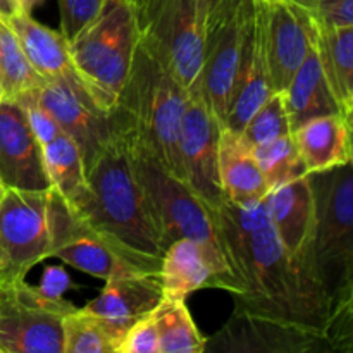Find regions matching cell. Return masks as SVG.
I'll list each match as a JSON object with an SVG mask.
<instances>
[{"label": "cell", "instance_id": "3", "mask_svg": "<svg viewBox=\"0 0 353 353\" xmlns=\"http://www.w3.org/2000/svg\"><path fill=\"white\" fill-rule=\"evenodd\" d=\"M131 152L162 255L169 245L183 238L196 241L219 276V288L238 295L240 285L224 255L216 209L207 205L183 179L168 171L147 152L137 147H131Z\"/></svg>", "mask_w": 353, "mask_h": 353}, {"label": "cell", "instance_id": "9", "mask_svg": "<svg viewBox=\"0 0 353 353\" xmlns=\"http://www.w3.org/2000/svg\"><path fill=\"white\" fill-rule=\"evenodd\" d=\"M74 309L24 279L0 285V353H62V323Z\"/></svg>", "mask_w": 353, "mask_h": 353}, {"label": "cell", "instance_id": "13", "mask_svg": "<svg viewBox=\"0 0 353 353\" xmlns=\"http://www.w3.org/2000/svg\"><path fill=\"white\" fill-rule=\"evenodd\" d=\"M272 92H283L314 45L307 16L286 0H254Z\"/></svg>", "mask_w": 353, "mask_h": 353}, {"label": "cell", "instance_id": "31", "mask_svg": "<svg viewBox=\"0 0 353 353\" xmlns=\"http://www.w3.org/2000/svg\"><path fill=\"white\" fill-rule=\"evenodd\" d=\"M290 133L292 126L286 110L285 93L272 92L265 102L252 114L243 130L240 131V137L254 148Z\"/></svg>", "mask_w": 353, "mask_h": 353}, {"label": "cell", "instance_id": "5", "mask_svg": "<svg viewBox=\"0 0 353 353\" xmlns=\"http://www.w3.org/2000/svg\"><path fill=\"white\" fill-rule=\"evenodd\" d=\"M309 176L317 209L310 262L326 292L333 316L352 305L353 164L347 162Z\"/></svg>", "mask_w": 353, "mask_h": 353}, {"label": "cell", "instance_id": "23", "mask_svg": "<svg viewBox=\"0 0 353 353\" xmlns=\"http://www.w3.org/2000/svg\"><path fill=\"white\" fill-rule=\"evenodd\" d=\"M162 295L186 299L196 290L219 288V276L214 271L205 250L196 241L183 238L165 248L159 269Z\"/></svg>", "mask_w": 353, "mask_h": 353}, {"label": "cell", "instance_id": "32", "mask_svg": "<svg viewBox=\"0 0 353 353\" xmlns=\"http://www.w3.org/2000/svg\"><path fill=\"white\" fill-rule=\"evenodd\" d=\"M317 28L353 26V0H286Z\"/></svg>", "mask_w": 353, "mask_h": 353}, {"label": "cell", "instance_id": "25", "mask_svg": "<svg viewBox=\"0 0 353 353\" xmlns=\"http://www.w3.org/2000/svg\"><path fill=\"white\" fill-rule=\"evenodd\" d=\"M283 93H285L292 131L314 117L341 114L327 85L314 45Z\"/></svg>", "mask_w": 353, "mask_h": 353}, {"label": "cell", "instance_id": "22", "mask_svg": "<svg viewBox=\"0 0 353 353\" xmlns=\"http://www.w3.org/2000/svg\"><path fill=\"white\" fill-rule=\"evenodd\" d=\"M307 172H321L352 162V119L343 114L314 117L292 131Z\"/></svg>", "mask_w": 353, "mask_h": 353}, {"label": "cell", "instance_id": "26", "mask_svg": "<svg viewBox=\"0 0 353 353\" xmlns=\"http://www.w3.org/2000/svg\"><path fill=\"white\" fill-rule=\"evenodd\" d=\"M41 148L50 188L61 193L72 209L81 210L90 200V186L78 145L68 134L61 133L52 141L41 145Z\"/></svg>", "mask_w": 353, "mask_h": 353}, {"label": "cell", "instance_id": "12", "mask_svg": "<svg viewBox=\"0 0 353 353\" xmlns=\"http://www.w3.org/2000/svg\"><path fill=\"white\" fill-rule=\"evenodd\" d=\"M221 128L203 100L188 95L179 128V159L186 185L212 209L224 202L217 169Z\"/></svg>", "mask_w": 353, "mask_h": 353}, {"label": "cell", "instance_id": "38", "mask_svg": "<svg viewBox=\"0 0 353 353\" xmlns=\"http://www.w3.org/2000/svg\"><path fill=\"white\" fill-rule=\"evenodd\" d=\"M12 2L16 3V7H17V10H19V12L31 14V12H33L34 7L40 6L43 0H12Z\"/></svg>", "mask_w": 353, "mask_h": 353}, {"label": "cell", "instance_id": "8", "mask_svg": "<svg viewBox=\"0 0 353 353\" xmlns=\"http://www.w3.org/2000/svg\"><path fill=\"white\" fill-rule=\"evenodd\" d=\"M133 3L140 40L169 69L188 95L196 93L205 52V2L133 0Z\"/></svg>", "mask_w": 353, "mask_h": 353}, {"label": "cell", "instance_id": "10", "mask_svg": "<svg viewBox=\"0 0 353 353\" xmlns=\"http://www.w3.org/2000/svg\"><path fill=\"white\" fill-rule=\"evenodd\" d=\"M48 190L7 186L0 200V285L21 281L50 257Z\"/></svg>", "mask_w": 353, "mask_h": 353}, {"label": "cell", "instance_id": "37", "mask_svg": "<svg viewBox=\"0 0 353 353\" xmlns=\"http://www.w3.org/2000/svg\"><path fill=\"white\" fill-rule=\"evenodd\" d=\"M203 2L207 9V26H209L236 12L247 0H203Z\"/></svg>", "mask_w": 353, "mask_h": 353}, {"label": "cell", "instance_id": "40", "mask_svg": "<svg viewBox=\"0 0 353 353\" xmlns=\"http://www.w3.org/2000/svg\"><path fill=\"white\" fill-rule=\"evenodd\" d=\"M6 190H7V185H6V183H3V179L0 178V200H2V196H3V193H6Z\"/></svg>", "mask_w": 353, "mask_h": 353}, {"label": "cell", "instance_id": "34", "mask_svg": "<svg viewBox=\"0 0 353 353\" xmlns=\"http://www.w3.org/2000/svg\"><path fill=\"white\" fill-rule=\"evenodd\" d=\"M14 100L24 109L28 121H30L31 130L37 134L38 141H40L41 145L48 143V141H52L55 137H59V134L62 133L59 124L55 123L54 117L50 116V112L38 102L37 95H34V88L21 93V95H17Z\"/></svg>", "mask_w": 353, "mask_h": 353}, {"label": "cell", "instance_id": "1", "mask_svg": "<svg viewBox=\"0 0 353 353\" xmlns=\"http://www.w3.org/2000/svg\"><path fill=\"white\" fill-rule=\"evenodd\" d=\"M216 216L224 255L240 285L234 312L327 340L331 307L326 292L312 271L286 255L269 221L265 199L247 207L224 200Z\"/></svg>", "mask_w": 353, "mask_h": 353}, {"label": "cell", "instance_id": "41", "mask_svg": "<svg viewBox=\"0 0 353 353\" xmlns=\"http://www.w3.org/2000/svg\"><path fill=\"white\" fill-rule=\"evenodd\" d=\"M3 97H6V95H3V88H2V83H0V102H2V100H3Z\"/></svg>", "mask_w": 353, "mask_h": 353}, {"label": "cell", "instance_id": "35", "mask_svg": "<svg viewBox=\"0 0 353 353\" xmlns=\"http://www.w3.org/2000/svg\"><path fill=\"white\" fill-rule=\"evenodd\" d=\"M117 353H159V334L152 312L128 330Z\"/></svg>", "mask_w": 353, "mask_h": 353}, {"label": "cell", "instance_id": "30", "mask_svg": "<svg viewBox=\"0 0 353 353\" xmlns=\"http://www.w3.org/2000/svg\"><path fill=\"white\" fill-rule=\"evenodd\" d=\"M62 353H117L116 343L97 317L76 307L62 323Z\"/></svg>", "mask_w": 353, "mask_h": 353}, {"label": "cell", "instance_id": "28", "mask_svg": "<svg viewBox=\"0 0 353 353\" xmlns=\"http://www.w3.org/2000/svg\"><path fill=\"white\" fill-rule=\"evenodd\" d=\"M43 81L28 62L12 28L0 17V83L3 95L16 99L28 90L38 88Z\"/></svg>", "mask_w": 353, "mask_h": 353}, {"label": "cell", "instance_id": "19", "mask_svg": "<svg viewBox=\"0 0 353 353\" xmlns=\"http://www.w3.org/2000/svg\"><path fill=\"white\" fill-rule=\"evenodd\" d=\"M3 19L16 33L17 41H19L31 68L41 78L61 79V81L68 83L76 95L81 97L90 105L102 110L97 105L90 90L86 88L85 81L76 71L71 52H69V41L62 37L61 31L43 26L37 19H33L31 14L16 12L9 17H3Z\"/></svg>", "mask_w": 353, "mask_h": 353}, {"label": "cell", "instance_id": "11", "mask_svg": "<svg viewBox=\"0 0 353 353\" xmlns=\"http://www.w3.org/2000/svg\"><path fill=\"white\" fill-rule=\"evenodd\" d=\"M254 14V0H247L226 19L207 26L205 52L196 93L207 109L224 123L243 52L245 34Z\"/></svg>", "mask_w": 353, "mask_h": 353}, {"label": "cell", "instance_id": "39", "mask_svg": "<svg viewBox=\"0 0 353 353\" xmlns=\"http://www.w3.org/2000/svg\"><path fill=\"white\" fill-rule=\"evenodd\" d=\"M19 12L12 0H0V17H9Z\"/></svg>", "mask_w": 353, "mask_h": 353}, {"label": "cell", "instance_id": "29", "mask_svg": "<svg viewBox=\"0 0 353 353\" xmlns=\"http://www.w3.org/2000/svg\"><path fill=\"white\" fill-rule=\"evenodd\" d=\"M269 190L309 174L292 133L252 148Z\"/></svg>", "mask_w": 353, "mask_h": 353}, {"label": "cell", "instance_id": "24", "mask_svg": "<svg viewBox=\"0 0 353 353\" xmlns=\"http://www.w3.org/2000/svg\"><path fill=\"white\" fill-rule=\"evenodd\" d=\"M309 21V19H307ZM314 48L331 93L348 119L353 116V26L317 28L309 21Z\"/></svg>", "mask_w": 353, "mask_h": 353}, {"label": "cell", "instance_id": "7", "mask_svg": "<svg viewBox=\"0 0 353 353\" xmlns=\"http://www.w3.org/2000/svg\"><path fill=\"white\" fill-rule=\"evenodd\" d=\"M48 230L50 257L100 279L134 274H155L162 259L133 250L112 234L90 224L68 200L48 190Z\"/></svg>", "mask_w": 353, "mask_h": 353}, {"label": "cell", "instance_id": "18", "mask_svg": "<svg viewBox=\"0 0 353 353\" xmlns=\"http://www.w3.org/2000/svg\"><path fill=\"white\" fill-rule=\"evenodd\" d=\"M319 334L293 330L272 321L234 312L226 326L205 343L207 350L305 353L330 350Z\"/></svg>", "mask_w": 353, "mask_h": 353}, {"label": "cell", "instance_id": "2", "mask_svg": "<svg viewBox=\"0 0 353 353\" xmlns=\"http://www.w3.org/2000/svg\"><path fill=\"white\" fill-rule=\"evenodd\" d=\"M188 92L138 40L126 81L109 112L110 131L145 150L185 181L179 159V128ZM186 183V181H185Z\"/></svg>", "mask_w": 353, "mask_h": 353}, {"label": "cell", "instance_id": "21", "mask_svg": "<svg viewBox=\"0 0 353 353\" xmlns=\"http://www.w3.org/2000/svg\"><path fill=\"white\" fill-rule=\"evenodd\" d=\"M217 169L226 202L247 207L268 196L269 186L252 147L240 137V133L224 126L221 128L219 134Z\"/></svg>", "mask_w": 353, "mask_h": 353}, {"label": "cell", "instance_id": "20", "mask_svg": "<svg viewBox=\"0 0 353 353\" xmlns=\"http://www.w3.org/2000/svg\"><path fill=\"white\" fill-rule=\"evenodd\" d=\"M271 93L272 88L269 81L268 64H265L261 23L254 2V14L245 34L240 69L223 126L240 133L252 114L265 102Z\"/></svg>", "mask_w": 353, "mask_h": 353}, {"label": "cell", "instance_id": "36", "mask_svg": "<svg viewBox=\"0 0 353 353\" xmlns=\"http://www.w3.org/2000/svg\"><path fill=\"white\" fill-rule=\"evenodd\" d=\"M69 285H71V281H69V276L65 274L64 269L47 268L38 288L48 296H62V293L69 288Z\"/></svg>", "mask_w": 353, "mask_h": 353}, {"label": "cell", "instance_id": "16", "mask_svg": "<svg viewBox=\"0 0 353 353\" xmlns=\"http://www.w3.org/2000/svg\"><path fill=\"white\" fill-rule=\"evenodd\" d=\"M34 95L50 112L62 133L78 145L85 169H88L112 138L109 114L90 105L61 79H45L38 88H34Z\"/></svg>", "mask_w": 353, "mask_h": 353}, {"label": "cell", "instance_id": "17", "mask_svg": "<svg viewBox=\"0 0 353 353\" xmlns=\"http://www.w3.org/2000/svg\"><path fill=\"white\" fill-rule=\"evenodd\" d=\"M159 272L112 278L97 299L86 303L83 310L102 323L109 336L119 348L124 334L134 323L147 317L162 300Z\"/></svg>", "mask_w": 353, "mask_h": 353}, {"label": "cell", "instance_id": "14", "mask_svg": "<svg viewBox=\"0 0 353 353\" xmlns=\"http://www.w3.org/2000/svg\"><path fill=\"white\" fill-rule=\"evenodd\" d=\"M265 203L272 230L286 255L293 264L316 274L310 262V252L316 233L317 209L310 176L305 174L269 190Z\"/></svg>", "mask_w": 353, "mask_h": 353}, {"label": "cell", "instance_id": "6", "mask_svg": "<svg viewBox=\"0 0 353 353\" xmlns=\"http://www.w3.org/2000/svg\"><path fill=\"white\" fill-rule=\"evenodd\" d=\"M138 40L133 0H105L95 19L69 41L76 71L105 114L116 107Z\"/></svg>", "mask_w": 353, "mask_h": 353}, {"label": "cell", "instance_id": "33", "mask_svg": "<svg viewBox=\"0 0 353 353\" xmlns=\"http://www.w3.org/2000/svg\"><path fill=\"white\" fill-rule=\"evenodd\" d=\"M61 12V33L68 41L74 40L79 31L95 19L105 0H57Z\"/></svg>", "mask_w": 353, "mask_h": 353}, {"label": "cell", "instance_id": "4", "mask_svg": "<svg viewBox=\"0 0 353 353\" xmlns=\"http://www.w3.org/2000/svg\"><path fill=\"white\" fill-rule=\"evenodd\" d=\"M86 179L90 200L78 212L90 224L116 236L133 250L162 259L143 192L134 172L130 143L112 133V138L86 169Z\"/></svg>", "mask_w": 353, "mask_h": 353}, {"label": "cell", "instance_id": "15", "mask_svg": "<svg viewBox=\"0 0 353 353\" xmlns=\"http://www.w3.org/2000/svg\"><path fill=\"white\" fill-rule=\"evenodd\" d=\"M0 178L10 188H50L41 143L23 107L9 97L0 102Z\"/></svg>", "mask_w": 353, "mask_h": 353}, {"label": "cell", "instance_id": "27", "mask_svg": "<svg viewBox=\"0 0 353 353\" xmlns=\"http://www.w3.org/2000/svg\"><path fill=\"white\" fill-rule=\"evenodd\" d=\"M159 334V353H202L207 340L200 334L185 299L162 296L152 310Z\"/></svg>", "mask_w": 353, "mask_h": 353}]
</instances>
